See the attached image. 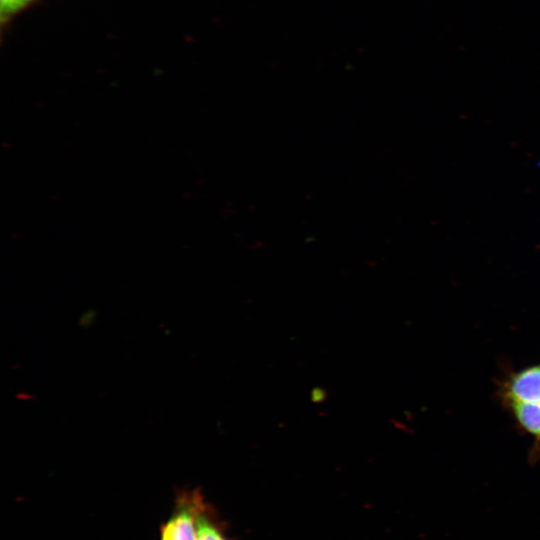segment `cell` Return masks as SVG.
I'll return each mask as SVG.
<instances>
[{
	"instance_id": "obj_2",
	"label": "cell",
	"mask_w": 540,
	"mask_h": 540,
	"mask_svg": "<svg viewBox=\"0 0 540 540\" xmlns=\"http://www.w3.org/2000/svg\"><path fill=\"white\" fill-rule=\"evenodd\" d=\"M500 393L505 406L540 402V364L512 373L503 383Z\"/></svg>"
},
{
	"instance_id": "obj_1",
	"label": "cell",
	"mask_w": 540,
	"mask_h": 540,
	"mask_svg": "<svg viewBox=\"0 0 540 540\" xmlns=\"http://www.w3.org/2000/svg\"><path fill=\"white\" fill-rule=\"evenodd\" d=\"M204 499L199 488L178 489L171 512L160 525L159 540H197V511Z\"/></svg>"
},
{
	"instance_id": "obj_4",
	"label": "cell",
	"mask_w": 540,
	"mask_h": 540,
	"mask_svg": "<svg viewBox=\"0 0 540 540\" xmlns=\"http://www.w3.org/2000/svg\"><path fill=\"white\" fill-rule=\"evenodd\" d=\"M520 428L540 442V402L506 405Z\"/></svg>"
},
{
	"instance_id": "obj_5",
	"label": "cell",
	"mask_w": 540,
	"mask_h": 540,
	"mask_svg": "<svg viewBox=\"0 0 540 540\" xmlns=\"http://www.w3.org/2000/svg\"><path fill=\"white\" fill-rule=\"evenodd\" d=\"M34 0H0V16L2 22L10 19Z\"/></svg>"
},
{
	"instance_id": "obj_6",
	"label": "cell",
	"mask_w": 540,
	"mask_h": 540,
	"mask_svg": "<svg viewBox=\"0 0 540 540\" xmlns=\"http://www.w3.org/2000/svg\"><path fill=\"white\" fill-rule=\"evenodd\" d=\"M310 397L313 403H322L327 398V392L323 388L316 387L312 389Z\"/></svg>"
},
{
	"instance_id": "obj_3",
	"label": "cell",
	"mask_w": 540,
	"mask_h": 540,
	"mask_svg": "<svg viewBox=\"0 0 540 540\" xmlns=\"http://www.w3.org/2000/svg\"><path fill=\"white\" fill-rule=\"evenodd\" d=\"M197 540H230L215 510L204 499L197 511Z\"/></svg>"
}]
</instances>
